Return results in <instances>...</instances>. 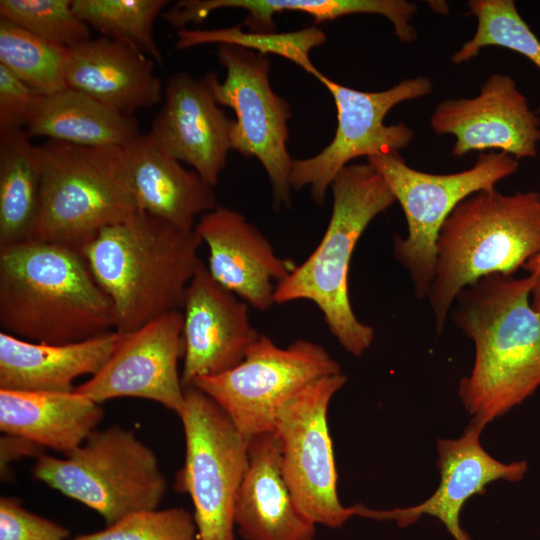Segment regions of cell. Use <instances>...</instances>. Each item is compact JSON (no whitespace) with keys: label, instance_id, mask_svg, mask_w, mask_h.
<instances>
[{"label":"cell","instance_id":"8d00e7d4","mask_svg":"<svg viewBox=\"0 0 540 540\" xmlns=\"http://www.w3.org/2000/svg\"><path fill=\"white\" fill-rule=\"evenodd\" d=\"M523 268L534 281L531 293V305L540 314V251L528 260Z\"/></svg>","mask_w":540,"mask_h":540},{"label":"cell","instance_id":"4316f807","mask_svg":"<svg viewBox=\"0 0 540 540\" xmlns=\"http://www.w3.org/2000/svg\"><path fill=\"white\" fill-rule=\"evenodd\" d=\"M30 138L24 129L0 132V248L33 240L42 171Z\"/></svg>","mask_w":540,"mask_h":540},{"label":"cell","instance_id":"277c9868","mask_svg":"<svg viewBox=\"0 0 540 540\" xmlns=\"http://www.w3.org/2000/svg\"><path fill=\"white\" fill-rule=\"evenodd\" d=\"M540 251V192L496 188L461 201L443 223L427 299L438 333L455 298L490 274L514 275Z\"/></svg>","mask_w":540,"mask_h":540},{"label":"cell","instance_id":"5b68a950","mask_svg":"<svg viewBox=\"0 0 540 540\" xmlns=\"http://www.w3.org/2000/svg\"><path fill=\"white\" fill-rule=\"evenodd\" d=\"M330 188L333 206L325 234L311 255L276 285L274 302H313L343 349L360 356L372 344L374 330L357 319L350 303L351 257L370 222L396 199L369 162L345 166Z\"/></svg>","mask_w":540,"mask_h":540},{"label":"cell","instance_id":"f546056e","mask_svg":"<svg viewBox=\"0 0 540 540\" xmlns=\"http://www.w3.org/2000/svg\"><path fill=\"white\" fill-rule=\"evenodd\" d=\"M467 6L477 27L474 36L452 55L453 63L468 62L484 47L499 46L523 55L540 69V40L513 0H470Z\"/></svg>","mask_w":540,"mask_h":540},{"label":"cell","instance_id":"ffe728a7","mask_svg":"<svg viewBox=\"0 0 540 540\" xmlns=\"http://www.w3.org/2000/svg\"><path fill=\"white\" fill-rule=\"evenodd\" d=\"M155 61L138 49L106 37L69 48L67 87L79 90L126 116L162 98Z\"/></svg>","mask_w":540,"mask_h":540},{"label":"cell","instance_id":"603a6c76","mask_svg":"<svg viewBox=\"0 0 540 540\" xmlns=\"http://www.w3.org/2000/svg\"><path fill=\"white\" fill-rule=\"evenodd\" d=\"M121 333L69 344H46L0 332V389L67 393L73 381L95 375L107 362Z\"/></svg>","mask_w":540,"mask_h":540},{"label":"cell","instance_id":"9c48e42d","mask_svg":"<svg viewBox=\"0 0 540 540\" xmlns=\"http://www.w3.org/2000/svg\"><path fill=\"white\" fill-rule=\"evenodd\" d=\"M178 416L186 449L176 487L192 500L199 540H236L234 509L248 466V442L224 410L195 386L184 388Z\"/></svg>","mask_w":540,"mask_h":540},{"label":"cell","instance_id":"484cf974","mask_svg":"<svg viewBox=\"0 0 540 540\" xmlns=\"http://www.w3.org/2000/svg\"><path fill=\"white\" fill-rule=\"evenodd\" d=\"M24 130L30 137L120 148L142 134L135 117L123 115L70 87L52 94H39L26 118Z\"/></svg>","mask_w":540,"mask_h":540},{"label":"cell","instance_id":"6da1fadb","mask_svg":"<svg viewBox=\"0 0 540 540\" xmlns=\"http://www.w3.org/2000/svg\"><path fill=\"white\" fill-rule=\"evenodd\" d=\"M534 281L487 275L459 292L450 314L473 341L475 359L459 397L485 427L540 387V314L531 305Z\"/></svg>","mask_w":540,"mask_h":540},{"label":"cell","instance_id":"ba28073f","mask_svg":"<svg viewBox=\"0 0 540 540\" xmlns=\"http://www.w3.org/2000/svg\"><path fill=\"white\" fill-rule=\"evenodd\" d=\"M367 159L404 212L407 235L394 237L393 253L407 270L418 298L427 297L435 271L438 234L449 214L461 201L495 188L519 167L517 159L499 151L483 152L471 168L451 174L413 169L397 151Z\"/></svg>","mask_w":540,"mask_h":540},{"label":"cell","instance_id":"44dd1931","mask_svg":"<svg viewBox=\"0 0 540 540\" xmlns=\"http://www.w3.org/2000/svg\"><path fill=\"white\" fill-rule=\"evenodd\" d=\"M275 432L248 442V466L240 485L234 522L244 540H313L316 524L297 508L281 473Z\"/></svg>","mask_w":540,"mask_h":540},{"label":"cell","instance_id":"e575fe53","mask_svg":"<svg viewBox=\"0 0 540 540\" xmlns=\"http://www.w3.org/2000/svg\"><path fill=\"white\" fill-rule=\"evenodd\" d=\"M38 95L0 64V132L24 129Z\"/></svg>","mask_w":540,"mask_h":540},{"label":"cell","instance_id":"d4e9b609","mask_svg":"<svg viewBox=\"0 0 540 540\" xmlns=\"http://www.w3.org/2000/svg\"><path fill=\"white\" fill-rule=\"evenodd\" d=\"M103 418L99 403L77 393L0 389V429L42 448L68 455L81 446Z\"/></svg>","mask_w":540,"mask_h":540},{"label":"cell","instance_id":"ac0fdd59","mask_svg":"<svg viewBox=\"0 0 540 540\" xmlns=\"http://www.w3.org/2000/svg\"><path fill=\"white\" fill-rule=\"evenodd\" d=\"M182 309L183 388L238 365L260 335L250 323L248 304L214 280L203 262L187 286Z\"/></svg>","mask_w":540,"mask_h":540},{"label":"cell","instance_id":"9a60e30c","mask_svg":"<svg viewBox=\"0 0 540 540\" xmlns=\"http://www.w3.org/2000/svg\"><path fill=\"white\" fill-rule=\"evenodd\" d=\"M438 134H451L456 141L452 154L499 150L518 161L534 158L540 142V118L512 77L495 73L472 98L446 99L430 118Z\"/></svg>","mask_w":540,"mask_h":540},{"label":"cell","instance_id":"7402d4cb","mask_svg":"<svg viewBox=\"0 0 540 540\" xmlns=\"http://www.w3.org/2000/svg\"><path fill=\"white\" fill-rule=\"evenodd\" d=\"M125 175L137 209L175 226L194 229L216 207L214 187L140 134L122 147Z\"/></svg>","mask_w":540,"mask_h":540},{"label":"cell","instance_id":"d6986e66","mask_svg":"<svg viewBox=\"0 0 540 540\" xmlns=\"http://www.w3.org/2000/svg\"><path fill=\"white\" fill-rule=\"evenodd\" d=\"M194 229L208 246L207 269L213 279L253 308L270 309L276 285L297 265L278 257L266 237L230 208L216 206Z\"/></svg>","mask_w":540,"mask_h":540},{"label":"cell","instance_id":"3957f363","mask_svg":"<svg viewBox=\"0 0 540 540\" xmlns=\"http://www.w3.org/2000/svg\"><path fill=\"white\" fill-rule=\"evenodd\" d=\"M201 243L195 229L138 210L103 229L82 250L113 303L117 332H132L182 309L187 286L203 262Z\"/></svg>","mask_w":540,"mask_h":540},{"label":"cell","instance_id":"836d02e7","mask_svg":"<svg viewBox=\"0 0 540 540\" xmlns=\"http://www.w3.org/2000/svg\"><path fill=\"white\" fill-rule=\"evenodd\" d=\"M69 530L24 508L18 498H0V540H67Z\"/></svg>","mask_w":540,"mask_h":540},{"label":"cell","instance_id":"d6a6232c","mask_svg":"<svg viewBox=\"0 0 540 540\" xmlns=\"http://www.w3.org/2000/svg\"><path fill=\"white\" fill-rule=\"evenodd\" d=\"M67 540H199L193 514L179 507L130 514L106 528Z\"/></svg>","mask_w":540,"mask_h":540},{"label":"cell","instance_id":"5bb4252c","mask_svg":"<svg viewBox=\"0 0 540 540\" xmlns=\"http://www.w3.org/2000/svg\"><path fill=\"white\" fill-rule=\"evenodd\" d=\"M184 350L183 314L173 311L121 333L104 366L75 391L99 404L120 397L151 400L179 415L184 388L178 365Z\"/></svg>","mask_w":540,"mask_h":540},{"label":"cell","instance_id":"4dcf8cb0","mask_svg":"<svg viewBox=\"0 0 540 540\" xmlns=\"http://www.w3.org/2000/svg\"><path fill=\"white\" fill-rule=\"evenodd\" d=\"M175 48L182 50L203 44H233L267 55L282 56L299 65L314 77L321 73L311 63L310 51L326 41V34L316 28H306L290 33L244 32L242 25L216 29H189L176 31Z\"/></svg>","mask_w":540,"mask_h":540},{"label":"cell","instance_id":"f1b7e54d","mask_svg":"<svg viewBox=\"0 0 540 540\" xmlns=\"http://www.w3.org/2000/svg\"><path fill=\"white\" fill-rule=\"evenodd\" d=\"M69 48L44 40L0 18V64L38 94L66 85Z\"/></svg>","mask_w":540,"mask_h":540},{"label":"cell","instance_id":"1f68e13d","mask_svg":"<svg viewBox=\"0 0 540 540\" xmlns=\"http://www.w3.org/2000/svg\"><path fill=\"white\" fill-rule=\"evenodd\" d=\"M0 18L49 42L72 48L91 38L72 0H1Z\"/></svg>","mask_w":540,"mask_h":540},{"label":"cell","instance_id":"e0dca14e","mask_svg":"<svg viewBox=\"0 0 540 540\" xmlns=\"http://www.w3.org/2000/svg\"><path fill=\"white\" fill-rule=\"evenodd\" d=\"M483 429L471 420L459 438L437 440L440 483L428 499L414 506L388 510L370 509L358 503L353 505L354 516L393 521L404 528L428 515L442 522L455 540H472L459 521L466 501L483 494L493 481L521 480L528 468L525 461L503 463L492 457L481 445Z\"/></svg>","mask_w":540,"mask_h":540},{"label":"cell","instance_id":"7c38bea8","mask_svg":"<svg viewBox=\"0 0 540 540\" xmlns=\"http://www.w3.org/2000/svg\"><path fill=\"white\" fill-rule=\"evenodd\" d=\"M219 62L226 69L220 82L209 72L212 91L220 106L236 115L231 132V149L244 157H255L269 178L276 211L290 206V176L293 160L287 150L289 103L270 84L267 55L233 44H221Z\"/></svg>","mask_w":540,"mask_h":540},{"label":"cell","instance_id":"8992f818","mask_svg":"<svg viewBox=\"0 0 540 540\" xmlns=\"http://www.w3.org/2000/svg\"><path fill=\"white\" fill-rule=\"evenodd\" d=\"M37 148L42 187L33 240L82 252L103 229L138 211L125 175L122 148L50 139Z\"/></svg>","mask_w":540,"mask_h":540},{"label":"cell","instance_id":"8fae6325","mask_svg":"<svg viewBox=\"0 0 540 540\" xmlns=\"http://www.w3.org/2000/svg\"><path fill=\"white\" fill-rule=\"evenodd\" d=\"M339 373L319 378L278 411L274 432L280 443L281 473L300 512L316 525L340 528L354 517L337 493V469L328 426L333 396L346 383Z\"/></svg>","mask_w":540,"mask_h":540},{"label":"cell","instance_id":"52a82bcc","mask_svg":"<svg viewBox=\"0 0 540 540\" xmlns=\"http://www.w3.org/2000/svg\"><path fill=\"white\" fill-rule=\"evenodd\" d=\"M33 474L96 511L106 525L157 509L167 490L155 453L132 430L117 425L94 430L65 457L41 454Z\"/></svg>","mask_w":540,"mask_h":540},{"label":"cell","instance_id":"2e32d148","mask_svg":"<svg viewBox=\"0 0 540 540\" xmlns=\"http://www.w3.org/2000/svg\"><path fill=\"white\" fill-rule=\"evenodd\" d=\"M235 120L216 102L208 73L196 78L172 74L164 88V102L147 133L170 157L190 165L215 186L231 150Z\"/></svg>","mask_w":540,"mask_h":540},{"label":"cell","instance_id":"83f0119b","mask_svg":"<svg viewBox=\"0 0 540 540\" xmlns=\"http://www.w3.org/2000/svg\"><path fill=\"white\" fill-rule=\"evenodd\" d=\"M166 0H72L77 15L102 37L126 43L163 63L153 28Z\"/></svg>","mask_w":540,"mask_h":540},{"label":"cell","instance_id":"cb8c5ba5","mask_svg":"<svg viewBox=\"0 0 540 540\" xmlns=\"http://www.w3.org/2000/svg\"><path fill=\"white\" fill-rule=\"evenodd\" d=\"M223 8L248 12L242 22L252 33H275V13L291 11L312 16L316 23L351 14H378L386 17L403 43L417 38L410 21L417 6L405 0H181L163 12L162 17L174 29L201 23L210 13Z\"/></svg>","mask_w":540,"mask_h":540},{"label":"cell","instance_id":"7a4b0ae2","mask_svg":"<svg viewBox=\"0 0 540 540\" xmlns=\"http://www.w3.org/2000/svg\"><path fill=\"white\" fill-rule=\"evenodd\" d=\"M0 326L23 340L69 344L115 331L116 320L82 252L31 240L0 248Z\"/></svg>","mask_w":540,"mask_h":540},{"label":"cell","instance_id":"4fadbf2b","mask_svg":"<svg viewBox=\"0 0 540 540\" xmlns=\"http://www.w3.org/2000/svg\"><path fill=\"white\" fill-rule=\"evenodd\" d=\"M317 79L334 99L336 132L317 155L293 160L290 185L293 190L310 185L315 203L322 205L327 189L350 161L399 152L410 144L414 131L404 123L385 125L384 118L397 104L430 94L432 82L417 76L383 91L367 92L341 85L322 73Z\"/></svg>","mask_w":540,"mask_h":540},{"label":"cell","instance_id":"30bf717a","mask_svg":"<svg viewBox=\"0 0 540 540\" xmlns=\"http://www.w3.org/2000/svg\"><path fill=\"white\" fill-rule=\"evenodd\" d=\"M341 373L340 365L320 344L299 339L277 346L260 334L235 367L196 379L195 386L212 398L249 442L274 432L279 409L311 382Z\"/></svg>","mask_w":540,"mask_h":540},{"label":"cell","instance_id":"d590c367","mask_svg":"<svg viewBox=\"0 0 540 540\" xmlns=\"http://www.w3.org/2000/svg\"><path fill=\"white\" fill-rule=\"evenodd\" d=\"M43 449L35 442L20 436L4 434L0 439V471L1 479L11 477V463L24 458H37L43 454Z\"/></svg>","mask_w":540,"mask_h":540}]
</instances>
